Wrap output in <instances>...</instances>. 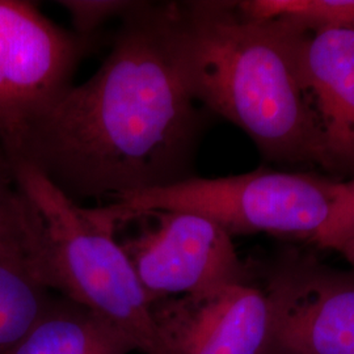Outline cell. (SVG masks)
I'll return each instance as SVG.
<instances>
[{
  "label": "cell",
  "instance_id": "cell-12",
  "mask_svg": "<svg viewBox=\"0 0 354 354\" xmlns=\"http://www.w3.org/2000/svg\"><path fill=\"white\" fill-rule=\"evenodd\" d=\"M236 7L252 19H286L307 29L354 28V0H241Z\"/></svg>",
  "mask_w": 354,
  "mask_h": 354
},
{
  "label": "cell",
  "instance_id": "cell-9",
  "mask_svg": "<svg viewBox=\"0 0 354 354\" xmlns=\"http://www.w3.org/2000/svg\"><path fill=\"white\" fill-rule=\"evenodd\" d=\"M299 61L322 165L354 168V28H306Z\"/></svg>",
  "mask_w": 354,
  "mask_h": 354
},
{
  "label": "cell",
  "instance_id": "cell-6",
  "mask_svg": "<svg viewBox=\"0 0 354 354\" xmlns=\"http://www.w3.org/2000/svg\"><path fill=\"white\" fill-rule=\"evenodd\" d=\"M140 216L151 222L121 244L150 304L247 282L232 236L209 218L178 210Z\"/></svg>",
  "mask_w": 354,
  "mask_h": 354
},
{
  "label": "cell",
  "instance_id": "cell-11",
  "mask_svg": "<svg viewBox=\"0 0 354 354\" xmlns=\"http://www.w3.org/2000/svg\"><path fill=\"white\" fill-rule=\"evenodd\" d=\"M136 345L113 324L64 297L1 354H130Z\"/></svg>",
  "mask_w": 354,
  "mask_h": 354
},
{
  "label": "cell",
  "instance_id": "cell-16",
  "mask_svg": "<svg viewBox=\"0 0 354 354\" xmlns=\"http://www.w3.org/2000/svg\"><path fill=\"white\" fill-rule=\"evenodd\" d=\"M342 253V256L346 259V261L354 266V238L346 241L342 248L339 250Z\"/></svg>",
  "mask_w": 354,
  "mask_h": 354
},
{
  "label": "cell",
  "instance_id": "cell-4",
  "mask_svg": "<svg viewBox=\"0 0 354 354\" xmlns=\"http://www.w3.org/2000/svg\"><path fill=\"white\" fill-rule=\"evenodd\" d=\"M339 189L340 183L322 177L256 169L236 176H192L108 203L122 225L150 212L178 210L209 218L231 236L266 232L314 241Z\"/></svg>",
  "mask_w": 354,
  "mask_h": 354
},
{
  "label": "cell",
  "instance_id": "cell-8",
  "mask_svg": "<svg viewBox=\"0 0 354 354\" xmlns=\"http://www.w3.org/2000/svg\"><path fill=\"white\" fill-rule=\"evenodd\" d=\"M165 354H264L269 335L266 291L248 282L152 304Z\"/></svg>",
  "mask_w": 354,
  "mask_h": 354
},
{
  "label": "cell",
  "instance_id": "cell-5",
  "mask_svg": "<svg viewBox=\"0 0 354 354\" xmlns=\"http://www.w3.org/2000/svg\"><path fill=\"white\" fill-rule=\"evenodd\" d=\"M91 39L57 26L32 1L0 0V155L11 165L67 91Z\"/></svg>",
  "mask_w": 354,
  "mask_h": 354
},
{
  "label": "cell",
  "instance_id": "cell-14",
  "mask_svg": "<svg viewBox=\"0 0 354 354\" xmlns=\"http://www.w3.org/2000/svg\"><path fill=\"white\" fill-rule=\"evenodd\" d=\"M354 238V178L340 183V189L326 225L319 230L314 241L322 248L340 250Z\"/></svg>",
  "mask_w": 354,
  "mask_h": 354
},
{
  "label": "cell",
  "instance_id": "cell-13",
  "mask_svg": "<svg viewBox=\"0 0 354 354\" xmlns=\"http://www.w3.org/2000/svg\"><path fill=\"white\" fill-rule=\"evenodd\" d=\"M140 0H59L58 4L70 15L74 32L88 38L112 19L122 20Z\"/></svg>",
  "mask_w": 354,
  "mask_h": 354
},
{
  "label": "cell",
  "instance_id": "cell-1",
  "mask_svg": "<svg viewBox=\"0 0 354 354\" xmlns=\"http://www.w3.org/2000/svg\"><path fill=\"white\" fill-rule=\"evenodd\" d=\"M196 102L177 49L176 1L142 0L97 71L54 105L13 165H33L76 203L165 188L193 176Z\"/></svg>",
  "mask_w": 354,
  "mask_h": 354
},
{
  "label": "cell",
  "instance_id": "cell-3",
  "mask_svg": "<svg viewBox=\"0 0 354 354\" xmlns=\"http://www.w3.org/2000/svg\"><path fill=\"white\" fill-rule=\"evenodd\" d=\"M17 189L37 214L51 290L120 329L142 354H165L140 285L117 227L113 207H86L55 187L37 168L11 167Z\"/></svg>",
  "mask_w": 354,
  "mask_h": 354
},
{
  "label": "cell",
  "instance_id": "cell-15",
  "mask_svg": "<svg viewBox=\"0 0 354 354\" xmlns=\"http://www.w3.org/2000/svg\"><path fill=\"white\" fill-rule=\"evenodd\" d=\"M35 221L33 207L17 189L12 169L0 155V231L24 230Z\"/></svg>",
  "mask_w": 354,
  "mask_h": 354
},
{
  "label": "cell",
  "instance_id": "cell-2",
  "mask_svg": "<svg viewBox=\"0 0 354 354\" xmlns=\"http://www.w3.org/2000/svg\"><path fill=\"white\" fill-rule=\"evenodd\" d=\"M304 30L286 19L248 17L236 1H176L177 49L194 100L268 158L322 165L301 73Z\"/></svg>",
  "mask_w": 354,
  "mask_h": 354
},
{
  "label": "cell",
  "instance_id": "cell-10",
  "mask_svg": "<svg viewBox=\"0 0 354 354\" xmlns=\"http://www.w3.org/2000/svg\"><path fill=\"white\" fill-rule=\"evenodd\" d=\"M53 299L39 221L24 230L0 231V354L33 327Z\"/></svg>",
  "mask_w": 354,
  "mask_h": 354
},
{
  "label": "cell",
  "instance_id": "cell-7",
  "mask_svg": "<svg viewBox=\"0 0 354 354\" xmlns=\"http://www.w3.org/2000/svg\"><path fill=\"white\" fill-rule=\"evenodd\" d=\"M266 295L264 354H354V273L291 268L270 281Z\"/></svg>",
  "mask_w": 354,
  "mask_h": 354
}]
</instances>
